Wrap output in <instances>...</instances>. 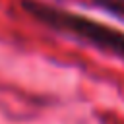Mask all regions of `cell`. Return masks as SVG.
<instances>
[{
  "instance_id": "6da1fadb",
  "label": "cell",
  "mask_w": 124,
  "mask_h": 124,
  "mask_svg": "<svg viewBox=\"0 0 124 124\" xmlns=\"http://www.w3.org/2000/svg\"><path fill=\"white\" fill-rule=\"evenodd\" d=\"M23 8L41 23L48 25L56 33H64L79 43H87L103 52L118 56L124 60V33L114 31L112 27L81 17L78 14L37 2V0H23Z\"/></svg>"
},
{
  "instance_id": "7a4b0ae2",
  "label": "cell",
  "mask_w": 124,
  "mask_h": 124,
  "mask_svg": "<svg viewBox=\"0 0 124 124\" xmlns=\"http://www.w3.org/2000/svg\"><path fill=\"white\" fill-rule=\"evenodd\" d=\"M91 2H93L95 6L107 10V12L114 14L116 17L124 19V0H91Z\"/></svg>"
}]
</instances>
